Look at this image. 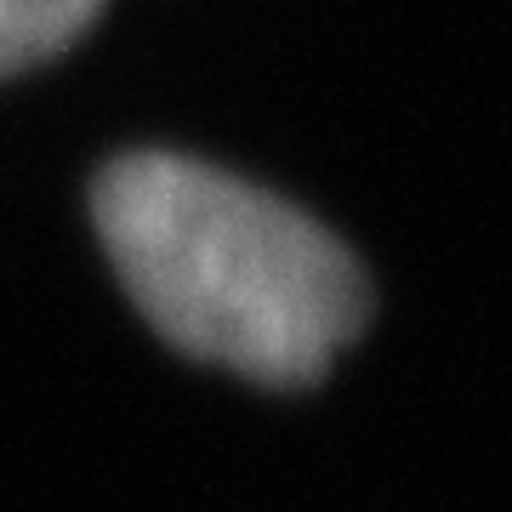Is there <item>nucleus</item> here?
<instances>
[{
    "label": "nucleus",
    "instance_id": "f257e3e1",
    "mask_svg": "<svg viewBox=\"0 0 512 512\" xmlns=\"http://www.w3.org/2000/svg\"><path fill=\"white\" fill-rule=\"evenodd\" d=\"M92 222L171 348L262 387H313L370 325L365 262L308 211L188 154H120Z\"/></svg>",
    "mask_w": 512,
    "mask_h": 512
},
{
    "label": "nucleus",
    "instance_id": "f03ea898",
    "mask_svg": "<svg viewBox=\"0 0 512 512\" xmlns=\"http://www.w3.org/2000/svg\"><path fill=\"white\" fill-rule=\"evenodd\" d=\"M97 12L103 0H0V80L74 46Z\"/></svg>",
    "mask_w": 512,
    "mask_h": 512
}]
</instances>
